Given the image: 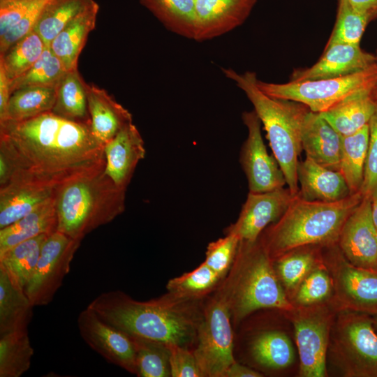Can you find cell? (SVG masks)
<instances>
[{
  "instance_id": "obj_1",
  "label": "cell",
  "mask_w": 377,
  "mask_h": 377,
  "mask_svg": "<svg viewBox=\"0 0 377 377\" xmlns=\"http://www.w3.org/2000/svg\"><path fill=\"white\" fill-rule=\"evenodd\" d=\"M0 143L16 161L19 175L60 183L105 165L103 146L90 126L52 112L20 121L0 122Z\"/></svg>"
},
{
  "instance_id": "obj_2",
  "label": "cell",
  "mask_w": 377,
  "mask_h": 377,
  "mask_svg": "<svg viewBox=\"0 0 377 377\" xmlns=\"http://www.w3.org/2000/svg\"><path fill=\"white\" fill-rule=\"evenodd\" d=\"M198 301L168 293L141 302L120 290H111L98 295L87 307L128 335L188 348L196 341L202 318Z\"/></svg>"
},
{
  "instance_id": "obj_3",
  "label": "cell",
  "mask_w": 377,
  "mask_h": 377,
  "mask_svg": "<svg viewBox=\"0 0 377 377\" xmlns=\"http://www.w3.org/2000/svg\"><path fill=\"white\" fill-rule=\"evenodd\" d=\"M361 192L335 202L306 200L295 195L281 218L259 237L272 261L304 246L337 243L341 228L361 202Z\"/></svg>"
},
{
  "instance_id": "obj_4",
  "label": "cell",
  "mask_w": 377,
  "mask_h": 377,
  "mask_svg": "<svg viewBox=\"0 0 377 377\" xmlns=\"http://www.w3.org/2000/svg\"><path fill=\"white\" fill-rule=\"evenodd\" d=\"M104 168L79 173L56 186L57 231L82 240L124 212L126 189L117 186Z\"/></svg>"
},
{
  "instance_id": "obj_5",
  "label": "cell",
  "mask_w": 377,
  "mask_h": 377,
  "mask_svg": "<svg viewBox=\"0 0 377 377\" xmlns=\"http://www.w3.org/2000/svg\"><path fill=\"white\" fill-rule=\"evenodd\" d=\"M225 76L242 89L252 103L267 133L269 146L286 181L290 193L299 192L298 157L302 150L301 135L306 105L289 100L271 97L260 89L254 72L239 73L222 68Z\"/></svg>"
},
{
  "instance_id": "obj_6",
  "label": "cell",
  "mask_w": 377,
  "mask_h": 377,
  "mask_svg": "<svg viewBox=\"0 0 377 377\" xmlns=\"http://www.w3.org/2000/svg\"><path fill=\"white\" fill-rule=\"evenodd\" d=\"M220 290L235 323L258 309H276L287 313L295 306L259 238L255 242L240 241L229 275Z\"/></svg>"
},
{
  "instance_id": "obj_7",
  "label": "cell",
  "mask_w": 377,
  "mask_h": 377,
  "mask_svg": "<svg viewBox=\"0 0 377 377\" xmlns=\"http://www.w3.org/2000/svg\"><path fill=\"white\" fill-rule=\"evenodd\" d=\"M327 354L344 376L377 377V331L372 316L339 309Z\"/></svg>"
},
{
  "instance_id": "obj_8",
  "label": "cell",
  "mask_w": 377,
  "mask_h": 377,
  "mask_svg": "<svg viewBox=\"0 0 377 377\" xmlns=\"http://www.w3.org/2000/svg\"><path fill=\"white\" fill-rule=\"evenodd\" d=\"M377 83V63L346 76L278 84L257 79L260 89L267 95L306 105L314 112H323L349 96L371 90Z\"/></svg>"
},
{
  "instance_id": "obj_9",
  "label": "cell",
  "mask_w": 377,
  "mask_h": 377,
  "mask_svg": "<svg viewBox=\"0 0 377 377\" xmlns=\"http://www.w3.org/2000/svg\"><path fill=\"white\" fill-rule=\"evenodd\" d=\"M339 309L332 302L295 306L287 312L292 320L302 377L327 376V357L331 329Z\"/></svg>"
},
{
  "instance_id": "obj_10",
  "label": "cell",
  "mask_w": 377,
  "mask_h": 377,
  "mask_svg": "<svg viewBox=\"0 0 377 377\" xmlns=\"http://www.w3.org/2000/svg\"><path fill=\"white\" fill-rule=\"evenodd\" d=\"M231 318L228 302L219 288L203 309L193 351L204 376L224 377L236 362Z\"/></svg>"
},
{
  "instance_id": "obj_11",
  "label": "cell",
  "mask_w": 377,
  "mask_h": 377,
  "mask_svg": "<svg viewBox=\"0 0 377 377\" xmlns=\"http://www.w3.org/2000/svg\"><path fill=\"white\" fill-rule=\"evenodd\" d=\"M320 256L332 279L337 309L376 314L377 272L352 265L337 243L321 246Z\"/></svg>"
},
{
  "instance_id": "obj_12",
  "label": "cell",
  "mask_w": 377,
  "mask_h": 377,
  "mask_svg": "<svg viewBox=\"0 0 377 377\" xmlns=\"http://www.w3.org/2000/svg\"><path fill=\"white\" fill-rule=\"evenodd\" d=\"M81 242L57 230L48 235L34 274L24 288L34 306L47 305L52 300L70 271Z\"/></svg>"
},
{
  "instance_id": "obj_13",
  "label": "cell",
  "mask_w": 377,
  "mask_h": 377,
  "mask_svg": "<svg viewBox=\"0 0 377 377\" xmlns=\"http://www.w3.org/2000/svg\"><path fill=\"white\" fill-rule=\"evenodd\" d=\"M248 135L239 155L249 192L263 193L284 187L286 181L275 157L268 154L261 133V122L254 110L244 112Z\"/></svg>"
},
{
  "instance_id": "obj_14",
  "label": "cell",
  "mask_w": 377,
  "mask_h": 377,
  "mask_svg": "<svg viewBox=\"0 0 377 377\" xmlns=\"http://www.w3.org/2000/svg\"><path fill=\"white\" fill-rule=\"evenodd\" d=\"M77 326L84 342L108 362L137 374L136 352L131 337L101 319L87 306L79 313Z\"/></svg>"
},
{
  "instance_id": "obj_15",
  "label": "cell",
  "mask_w": 377,
  "mask_h": 377,
  "mask_svg": "<svg viewBox=\"0 0 377 377\" xmlns=\"http://www.w3.org/2000/svg\"><path fill=\"white\" fill-rule=\"evenodd\" d=\"M337 244L354 266L377 272V229L371 215V200L363 197L346 220Z\"/></svg>"
},
{
  "instance_id": "obj_16",
  "label": "cell",
  "mask_w": 377,
  "mask_h": 377,
  "mask_svg": "<svg viewBox=\"0 0 377 377\" xmlns=\"http://www.w3.org/2000/svg\"><path fill=\"white\" fill-rule=\"evenodd\" d=\"M295 195L288 188L263 192H249L237 221L226 232L236 235L240 240L256 241L266 228L279 220Z\"/></svg>"
},
{
  "instance_id": "obj_17",
  "label": "cell",
  "mask_w": 377,
  "mask_h": 377,
  "mask_svg": "<svg viewBox=\"0 0 377 377\" xmlns=\"http://www.w3.org/2000/svg\"><path fill=\"white\" fill-rule=\"evenodd\" d=\"M59 183L19 175L0 187V229L31 212L54 196Z\"/></svg>"
},
{
  "instance_id": "obj_18",
  "label": "cell",
  "mask_w": 377,
  "mask_h": 377,
  "mask_svg": "<svg viewBox=\"0 0 377 377\" xmlns=\"http://www.w3.org/2000/svg\"><path fill=\"white\" fill-rule=\"evenodd\" d=\"M257 0H195L193 40L203 41L222 36L242 25Z\"/></svg>"
},
{
  "instance_id": "obj_19",
  "label": "cell",
  "mask_w": 377,
  "mask_h": 377,
  "mask_svg": "<svg viewBox=\"0 0 377 377\" xmlns=\"http://www.w3.org/2000/svg\"><path fill=\"white\" fill-rule=\"evenodd\" d=\"M376 56L360 45L334 43L327 45L321 58L312 66L294 71L290 81L327 79L362 71L376 63Z\"/></svg>"
},
{
  "instance_id": "obj_20",
  "label": "cell",
  "mask_w": 377,
  "mask_h": 377,
  "mask_svg": "<svg viewBox=\"0 0 377 377\" xmlns=\"http://www.w3.org/2000/svg\"><path fill=\"white\" fill-rule=\"evenodd\" d=\"M145 153L144 140L132 123L104 145L105 173L117 186L126 189Z\"/></svg>"
},
{
  "instance_id": "obj_21",
  "label": "cell",
  "mask_w": 377,
  "mask_h": 377,
  "mask_svg": "<svg viewBox=\"0 0 377 377\" xmlns=\"http://www.w3.org/2000/svg\"><path fill=\"white\" fill-rule=\"evenodd\" d=\"M342 136L318 112L309 110L304 118L301 142L308 157L319 165L339 171Z\"/></svg>"
},
{
  "instance_id": "obj_22",
  "label": "cell",
  "mask_w": 377,
  "mask_h": 377,
  "mask_svg": "<svg viewBox=\"0 0 377 377\" xmlns=\"http://www.w3.org/2000/svg\"><path fill=\"white\" fill-rule=\"evenodd\" d=\"M90 128L95 139L103 146L122 128L133 123L131 112L105 89L86 82Z\"/></svg>"
},
{
  "instance_id": "obj_23",
  "label": "cell",
  "mask_w": 377,
  "mask_h": 377,
  "mask_svg": "<svg viewBox=\"0 0 377 377\" xmlns=\"http://www.w3.org/2000/svg\"><path fill=\"white\" fill-rule=\"evenodd\" d=\"M297 178L298 195L306 200L335 202L351 195L339 171L322 166L308 157L299 161Z\"/></svg>"
},
{
  "instance_id": "obj_24",
  "label": "cell",
  "mask_w": 377,
  "mask_h": 377,
  "mask_svg": "<svg viewBox=\"0 0 377 377\" xmlns=\"http://www.w3.org/2000/svg\"><path fill=\"white\" fill-rule=\"evenodd\" d=\"M98 11L99 5L94 0L51 42L49 47L67 71L77 68L80 54L96 27Z\"/></svg>"
},
{
  "instance_id": "obj_25",
  "label": "cell",
  "mask_w": 377,
  "mask_h": 377,
  "mask_svg": "<svg viewBox=\"0 0 377 377\" xmlns=\"http://www.w3.org/2000/svg\"><path fill=\"white\" fill-rule=\"evenodd\" d=\"M371 90L355 93L319 114L341 136L353 134L369 124L377 108Z\"/></svg>"
},
{
  "instance_id": "obj_26",
  "label": "cell",
  "mask_w": 377,
  "mask_h": 377,
  "mask_svg": "<svg viewBox=\"0 0 377 377\" xmlns=\"http://www.w3.org/2000/svg\"><path fill=\"white\" fill-rule=\"evenodd\" d=\"M57 230L54 196L29 214L0 229V254L25 240Z\"/></svg>"
},
{
  "instance_id": "obj_27",
  "label": "cell",
  "mask_w": 377,
  "mask_h": 377,
  "mask_svg": "<svg viewBox=\"0 0 377 377\" xmlns=\"http://www.w3.org/2000/svg\"><path fill=\"white\" fill-rule=\"evenodd\" d=\"M34 307L24 290L0 267V334L27 330Z\"/></svg>"
},
{
  "instance_id": "obj_28",
  "label": "cell",
  "mask_w": 377,
  "mask_h": 377,
  "mask_svg": "<svg viewBox=\"0 0 377 377\" xmlns=\"http://www.w3.org/2000/svg\"><path fill=\"white\" fill-rule=\"evenodd\" d=\"M51 112L66 119L90 126L86 82L77 68L68 71L61 80Z\"/></svg>"
},
{
  "instance_id": "obj_29",
  "label": "cell",
  "mask_w": 377,
  "mask_h": 377,
  "mask_svg": "<svg viewBox=\"0 0 377 377\" xmlns=\"http://www.w3.org/2000/svg\"><path fill=\"white\" fill-rule=\"evenodd\" d=\"M320 247L301 246L273 261L277 276L290 300L304 278L321 263Z\"/></svg>"
},
{
  "instance_id": "obj_30",
  "label": "cell",
  "mask_w": 377,
  "mask_h": 377,
  "mask_svg": "<svg viewBox=\"0 0 377 377\" xmlns=\"http://www.w3.org/2000/svg\"><path fill=\"white\" fill-rule=\"evenodd\" d=\"M368 145V124L353 134L342 136L339 172L346 180L350 194L361 191Z\"/></svg>"
},
{
  "instance_id": "obj_31",
  "label": "cell",
  "mask_w": 377,
  "mask_h": 377,
  "mask_svg": "<svg viewBox=\"0 0 377 377\" xmlns=\"http://www.w3.org/2000/svg\"><path fill=\"white\" fill-rule=\"evenodd\" d=\"M48 235H40L22 242L0 254V267L10 279L24 290L38 263Z\"/></svg>"
},
{
  "instance_id": "obj_32",
  "label": "cell",
  "mask_w": 377,
  "mask_h": 377,
  "mask_svg": "<svg viewBox=\"0 0 377 377\" xmlns=\"http://www.w3.org/2000/svg\"><path fill=\"white\" fill-rule=\"evenodd\" d=\"M168 29L193 38L195 0H139Z\"/></svg>"
},
{
  "instance_id": "obj_33",
  "label": "cell",
  "mask_w": 377,
  "mask_h": 377,
  "mask_svg": "<svg viewBox=\"0 0 377 377\" xmlns=\"http://www.w3.org/2000/svg\"><path fill=\"white\" fill-rule=\"evenodd\" d=\"M251 355L260 365L274 370L288 367L295 360V350L286 334L278 330L261 332L252 341Z\"/></svg>"
},
{
  "instance_id": "obj_34",
  "label": "cell",
  "mask_w": 377,
  "mask_h": 377,
  "mask_svg": "<svg viewBox=\"0 0 377 377\" xmlns=\"http://www.w3.org/2000/svg\"><path fill=\"white\" fill-rule=\"evenodd\" d=\"M56 96L57 88L30 87L17 89L11 94L2 121H24L50 112Z\"/></svg>"
},
{
  "instance_id": "obj_35",
  "label": "cell",
  "mask_w": 377,
  "mask_h": 377,
  "mask_svg": "<svg viewBox=\"0 0 377 377\" xmlns=\"http://www.w3.org/2000/svg\"><path fill=\"white\" fill-rule=\"evenodd\" d=\"M34 348L27 330L0 334V377H20L31 366Z\"/></svg>"
},
{
  "instance_id": "obj_36",
  "label": "cell",
  "mask_w": 377,
  "mask_h": 377,
  "mask_svg": "<svg viewBox=\"0 0 377 377\" xmlns=\"http://www.w3.org/2000/svg\"><path fill=\"white\" fill-rule=\"evenodd\" d=\"M94 0H50L34 31L49 47L53 39Z\"/></svg>"
},
{
  "instance_id": "obj_37",
  "label": "cell",
  "mask_w": 377,
  "mask_h": 377,
  "mask_svg": "<svg viewBox=\"0 0 377 377\" xmlns=\"http://www.w3.org/2000/svg\"><path fill=\"white\" fill-rule=\"evenodd\" d=\"M46 47L41 37L33 30L0 55V65L12 81L28 71Z\"/></svg>"
},
{
  "instance_id": "obj_38",
  "label": "cell",
  "mask_w": 377,
  "mask_h": 377,
  "mask_svg": "<svg viewBox=\"0 0 377 377\" xmlns=\"http://www.w3.org/2000/svg\"><path fill=\"white\" fill-rule=\"evenodd\" d=\"M68 71L47 47L39 59L24 73L11 81V91L30 87L57 88Z\"/></svg>"
},
{
  "instance_id": "obj_39",
  "label": "cell",
  "mask_w": 377,
  "mask_h": 377,
  "mask_svg": "<svg viewBox=\"0 0 377 377\" xmlns=\"http://www.w3.org/2000/svg\"><path fill=\"white\" fill-rule=\"evenodd\" d=\"M204 262L194 270L170 279L168 293L181 298L200 300L213 290L222 279Z\"/></svg>"
},
{
  "instance_id": "obj_40",
  "label": "cell",
  "mask_w": 377,
  "mask_h": 377,
  "mask_svg": "<svg viewBox=\"0 0 377 377\" xmlns=\"http://www.w3.org/2000/svg\"><path fill=\"white\" fill-rule=\"evenodd\" d=\"M129 336L135 345L138 376H171L170 351L167 345L135 336Z\"/></svg>"
},
{
  "instance_id": "obj_41",
  "label": "cell",
  "mask_w": 377,
  "mask_h": 377,
  "mask_svg": "<svg viewBox=\"0 0 377 377\" xmlns=\"http://www.w3.org/2000/svg\"><path fill=\"white\" fill-rule=\"evenodd\" d=\"M373 19L355 9L347 0H338L336 22L327 43L360 45L367 24Z\"/></svg>"
},
{
  "instance_id": "obj_42",
  "label": "cell",
  "mask_w": 377,
  "mask_h": 377,
  "mask_svg": "<svg viewBox=\"0 0 377 377\" xmlns=\"http://www.w3.org/2000/svg\"><path fill=\"white\" fill-rule=\"evenodd\" d=\"M334 293L332 277L321 262L301 282L290 300L294 306H310L332 300Z\"/></svg>"
},
{
  "instance_id": "obj_43",
  "label": "cell",
  "mask_w": 377,
  "mask_h": 377,
  "mask_svg": "<svg viewBox=\"0 0 377 377\" xmlns=\"http://www.w3.org/2000/svg\"><path fill=\"white\" fill-rule=\"evenodd\" d=\"M240 241L236 235L226 232L225 237L208 244L204 263L223 278L232 265Z\"/></svg>"
},
{
  "instance_id": "obj_44",
  "label": "cell",
  "mask_w": 377,
  "mask_h": 377,
  "mask_svg": "<svg viewBox=\"0 0 377 377\" xmlns=\"http://www.w3.org/2000/svg\"><path fill=\"white\" fill-rule=\"evenodd\" d=\"M50 0H36L20 20L6 34L0 36V55L14 43L34 30L43 9Z\"/></svg>"
},
{
  "instance_id": "obj_45",
  "label": "cell",
  "mask_w": 377,
  "mask_h": 377,
  "mask_svg": "<svg viewBox=\"0 0 377 377\" xmlns=\"http://www.w3.org/2000/svg\"><path fill=\"white\" fill-rule=\"evenodd\" d=\"M369 145L361 193L371 198L377 193V108L369 124Z\"/></svg>"
},
{
  "instance_id": "obj_46",
  "label": "cell",
  "mask_w": 377,
  "mask_h": 377,
  "mask_svg": "<svg viewBox=\"0 0 377 377\" xmlns=\"http://www.w3.org/2000/svg\"><path fill=\"white\" fill-rule=\"evenodd\" d=\"M172 377H203L204 375L193 353L187 348L167 345Z\"/></svg>"
},
{
  "instance_id": "obj_47",
  "label": "cell",
  "mask_w": 377,
  "mask_h": 377,
  "mask_svg": "<svg viewBox=\"0 0 377 377\" xmlns=\"http://www.w3.org/2000/svg\"><path fill=\"white\" fill-rule=\"evenodd\" d=\"M36 0H0V36L14 27Z\"/></svg>"
},
{
  "instance_id": "obj_48",
  "label": "cell",
  "mask_w": 377,
  "mask_h": 377,
  "mask_svg": "<svg viewBox=\"0 0 377 377\" xmlns=\"http://www.w3.org/2000/svg\"><path fill=\"white\" fill-rule=\"evenodd\" d=\"M11 80L0 65V121L4 120L8 104L11 96Z\"/></svg>"
},
{
  "instance_id": "obj_49",
  "label": "cell",
  "mask_w": 377,
  "mask_h": 377,
  "mask_svg": "<svg viewBox=\"0 0 377 377\" xmlns=\"http://www.w3.org/2000/svg\"><path fill=\"white\" fill-rule=\"evenodd\" d=\"M263 375L253 369L236 362L226 370L224 377H261Z\"/></svg>"
},
{
  "instance_id": "obj_50",
  "label": "cell",
  "mask_w": 377,
  "mask_h": 377,
  "mask_svg": "<svg viewBox=\"0 0 377 377\" xmlns=\"http://www.w3.org/2000/svg\"><path fill=\"white\" fill-rule=\"evenodd\" d=\"M357 10L377 18V0H347Z\"/></svg>"
},
{
  "instance_id": "obj_51",
  "label": "cell",
  "mask_w": 377,
  "mask_h": 377,
  "mask_svg": "<svg viewBox=\"0 0 377 377\" xmlns=\"http://www.w3.org/2000/svg\"><path fill=\"white\" fill-rule=\"evenodd\" d=\"M371 215L374 225L377 229V193L371 198Z\"/></svg>"
},
{
  "instance_id": "obj_52",
  "label": "cell",
  "mask_w": 377,
  "mask_h": 377,
  "mask_svg": "<svg viewBox=\"0 0 377 377\" xmlns=\"http://www.w3.org/2000/svg\"><path fill=\"white\" fill-rule=\"evenodd\" d=\"M375 56H376V61L377 63V50H376V54H375ZM371 94L373 97L377 101V83L375 85V87L372 89Z\"/></svg>"
},
{
  "instance_id": "obj_53",
  "label": "cell",
  "mask_w": 377,
  "mask_h": 377,
  "mask_svg": "<svg viewBox=\"0 0 377 377\" xmlns=\"http://www.w3.org/2000/svg\"><path fill=\"white\" fill-rule=\"evenodd\" d=\"M371 316L374 321V325L377 331V313Z\"/></svg>"
}]
</instances>
